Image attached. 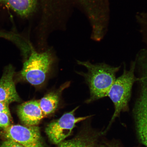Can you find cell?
I'll return each mask as SVG.
<instances>
[{
  "mask_svg": "<svg viewBox=\"0 0 147 147\" xmlns=\"http://www.w3.org/2000/svg\"><path fill=\"white\" fill-rule=\"evenodd\" d=\"M0 112H5L10 114L9 108V105L0 102Z\"/></svg>",
  "mask_w": 147,
  "mask_h": 147,
  "instance_id": "16",
  "label": "cell"
},
{
  "mask_svg": "<svg viewBox=\"0 0 147 147\" xmlns=\"http://www.w3.org/2000/svg\"><path fill=\"white\" fill-rule=\"evenodd\" d=\"M70 82L64 83L58 89L53 90L46 93L40 100L38 103L45 117L51 114L57 109L62 93L68 88Z\"/></svg>",
  "mask_w": 147,
  "mask_h": 147,
  "instance_id": "9",
  "label": "cell"
},
{
  "mask_svg": "<svg viewBox=\"0 0 147 147\" xmlns=\"http://www.w3.org/2000/svg\"><path fill=\"white\" fill-rule=\"evenodd\" d=\"M136 67V61L131 62L129 70L127 69L126 66L124 65L122 74L116 79L108 92L107 97L113 102L115 110L107 130L121 113L127 111L129 110V103L131 96L132 88L134 83L139 80V78L135 76Z\"/></svg>",
  "mask_w": 147,
  "mask_h": 147,
  "instance_id": "2",
  "label": "cell"
},
{
  "mask_svg": "<svg viewBox=\"0 0 147 147\" xmlns=\"http://www.w3.org/2000/svg\"><path fill=\"white\" fill-rule=\"evenodd\" d=\"M0 147H44L41 141L32 144H24L7 140L0 145Z\"/></svg>",
  "mask_w": 147,
  "mask_h": 147,
  "instance_id": "14",
  "label": "cell"
},
{
  "mask_svg": "<svg viewBox=\"0 0 147 147\" xmlns=\"http://www.w3.org/2000/svg\"><path fill=\"white\" fill-rule=\"evenodd\" d=\"M11 117L10 114L0 112V127L4 129L10 126Z\"/></svg>",
  "mask_w": 147,
  "mask_h": 147,
  "instance_id": "15",
  "label": "cell"
},
{
  "mask_svg": "<svg viewBox=\"0 0 147 147\" xmlns=\"http://www.w3.org/2000/svg\"><path fill=\"white\" fill-rule=\"evenodd\" d=\"M139 73V93L133 108V115L138 139L147 147V67L141 69Z\"/></svg>",
  "mask_w": 147,
  "mask_h": 147,
  "instance_id": "4",
  "label": "cell"
},
{
  "mask_svg": "<svg viewBox=\"0 0 147 147\" xmlns=\"http://www.w3.org/2000/svg\"><path fill=\"white\" fill-rule=\"evenodd\" d=\"M109 0H78L86 13L92 14L106 8L110 4Z\"/></svg>",
  "mask_w": 147,
  "mask_h": 147,
  "instance_id": "12",
  "label": "cell"
},
{
  "mask_svg": "<svg viewBox=\"0 0 147 147\" xmlns=\"http://www.w3.org/2000/svg\"><path fill=\"white\" fill-rule=\"evenodd\" d=\"M14 74L13 68L9 66L0 80V102L9 105L20 100L13 80Z\"/></svg>",
  "mask_w": 147,
  "mask_h": 147,
  "instance_id": "7",
  "label": "cell"
},
{
  "mask_svg": "<svg viewBox=\"0 0 147 147\" xmlns=\"http://www.w3.org/2000/svg\"><path fill=\"white\" fill-rule=\"evenodd\" d=\"M30 57L24 64L22 78L36 88H41L47 82L54 63L49 51L38 53L32 48Z\"/></svg>",
  "mask_w": 147,
  "mask_h": 147,
  "instance_id": "3",
  "label": "cell"
},
{
  "mask_svg": "<svg viewBox=\"0 0 147 147\" xmlns=\"http://www.w3.org/2000/svg\"><path fill=\"white\" fill-rule=\"evenodd\" d=\"M136 21L139 25L143 41L147 46V12L140 14L137 17Z\"/></svg>",
  "mask_w": 147,
  "mask_h": 147,
  "instance_id": "13",
  "label": "cell"
},
{
  "mask_svg": "<svg viewBox=\"0 0 147 147\" xmlns=\"http://www.w3.org/2000/svg\"><path fill=\"white\" fill-rule=\"evenodd\" d=\"M107 147H123L120 145L115 144H111L108 145Z\"/></svg>",
  "mask_w": 147,
  "mask_h": 147,
  "instance_id": "17",
  "label": "cell"
},
{
  "mask_svg": "<svg viewBox=\"0 0 147 147\" xmlns=\"http://www.w3.org/2000/svg\"><path fill=\"white\" fill-rule=\"evenodd\" d=\"M79 65L85 67L86 73L79 72L84 77L89 87L90 95L87 103L107 97L111 86L116 79V75L121 66L114 67L105 63L92 64L89 61H77Z\"/></svg>",
  "mask_w": 147,
  "mask_h": 147,
  "instance_id": "1",
  "label": "cell"
},
{
  "mask_svg": "<svg viewBox=\"0 0 147 147\" xmlns=\"http://www.w3.org/2000/svg\"><path fill=\"white\" fill-rule=\"evenodd\" d=\"M0 136L7 140L24 144H34L41 141L40 129L36 126L10 125L0 132Z\"/></svg>",
  "mask_w": 147,
  "mask_h": 147,
  "instance_id": "6",
  "label": "cell"
},
{
  "mask_svg": "<svg viewBox=\"0 0 147 147\" xmlns=\"http://www.w3.org/2000/svg\"><path fill=\"white\" fill-rule=\"evenodd\" d=\"M18 112L20 119L26 126H36L45 117L38 100H36L21 104L18 106Z\"/></svg>",
  "mask_w": 147,
  "mask_h": 147,
  "instance_id": "8",
  "label": "cell"
},
{
  "mask_svg": "<svg viewBox=\"0 0 147 147\" xmlns=\"http://www.w3.org/2000/svg\"><path fill=\"white\" fill-rule=\"evenodd\" d=\"M99 147H102V146H100V147L99 146Z\"/></svg>",
  "mask_w": 147,
  "mask_h": 147,
  "instance_id": "18",
  "label": "cell"
},
{
  "mask_svg": "<svg viewBox=\"0 0 147 147\" xmlns=\"http://www.w3.org/2000/svg\"><path fill=\"white\" fill-rule=\"evenodd\" d=\"M78 107L69 113L64 114L59 119L48 125L45 132L49 140L55 144H59L70 135L76 124L84 121L90 116L76 117L75 111Z\"/></svg>",
  "mask_w": 147,
  "mask_h": 147,
  "instance_id": "5",
  "label": "cell"
},
{
  "mask_svg": "<svg viewBox=\"0 0 147 147\" xmlns=\"http://www.w3.org/2000/svg\"><path fill=\"white\" fill-rule=\"evenodd\" d=\"M0 3L22 17L30 15L35 9L36 0H0Z\"/></svg>",
  "mask_w": 147,
  "mask_h": 147,
  "instance_id": "10",
  "label": "cell"
},
{
  "mask_svg": "<svg viewBox=\"0 0 147 147\" xmlns=\"http://www.w3.org/2000/svg\"><path fill=\"white\" fill-rule=\"evenodd\" d=\"M97 138L89 136H81L60 143L58 147H97Z\"/></svg>",
  "mask_w": 147,
  "mask_h": 147,
  "instance_id": "11",
  "label": "cell"
}]
</instances>
